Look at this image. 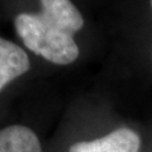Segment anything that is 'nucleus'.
Wrapping results in <instances>:
<instances>
[{
	"label": "nucleus",
	"instance_id": "nucleus-2",
	"mask_svg": "<svg viewBox=\"0 0 152 152\" xmlns=\"http://www.w3.org/2000/svg\"><path fill=\"white\" fill-rule=\"evenodd\" d=\"M140 136L131 128L122 127L102 138L76 142L69 152H140Z\"/></svg>",
	"mask_w": 152,
	"mask_h": 152
},
{
	"label": "nucleus",
	"instance_id": "nucleus-5",
	"mask_svg": "<svg viewBox=\"0 0 152 152\" xmlns=\"http://www.w3.org/2000/svg\"><path fill=\"white\" fill-rule=\"evenodd\" d=\"M150 3H151V8H152V0H150Z\"/></svg>",
	"mask_w": 152,
	"mask_h": 152
},
{
	"label": "nucleus",
	"instance_id": "nucleus-3",
	"mask_svg": "<svg viewBox=\"0 0 152 152\" xmlns=\"http://www.w3.org/2000/svg\"><path fill=\"white\" fill-rule=\"evenodd\" d=\"M31 67L29 57L22 47L0 37V90L26 74Z\"/></svg>",
	"mask_w": 152,
	"mask_h": 152
},
{
	"label": "nucleus",
	"instance_id": "nucleus-1",
	"mask_svg": "<svg viewBox=\"0 0 152 152\" xmlns=\"http://www.w3.org/2000/svg\"><path fill=\"white\" fill-rule=\"evenodd\" d=\"M39 13H22L15 18L18 36L28 50L56 65H69L79 57L74 34L84 18L71 0H39Z\"/></svg>",
	"mask_w": 152,
	"mask_h": 152
},
{
	"label": "nucleus",
	"instance_id": "nucleus-4",
	"mask_svg": "<svg viewBox=\"0 0 152 152\" xmlns=\"http://www.w3.org/2000/svg\"><path fill=\"white\" fill-rule=\"evenodd\" d=\"M0 152H42V146L31 128L9 126L0 129Z\"/></svg>",
	"mask_w": 152,
	"mask_h": 152
}]
</instances>
